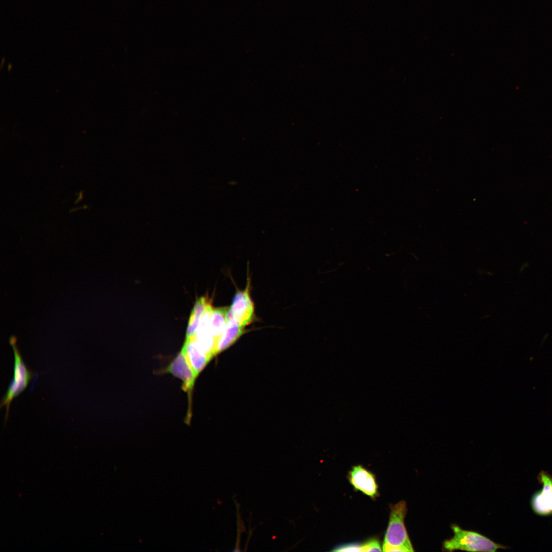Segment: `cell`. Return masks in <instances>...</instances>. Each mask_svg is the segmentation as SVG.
Wrapping results in <instances>:
<instances>
[{
  "mask_svg": "<svg viewBox=\"0 0 552 552\" xmlns=\"http://www.w3.org/2000/svg\"><path fill=\"white\" fill-rule=\"evenodd\" d=\"M333 551H363L362 543H351L338 545L332 550Z\"/></svg>",
  "mask_w": 552,
  "mask_h": 552,
  "instance_id": "12",
  "label": "cell"
},
{
  "mask_svg": "<svg viewBox=\"0 0 552 552\" xmlns=\"http://www.w3.org/2000/svg\"><path fill=\"white\" fill-rule=\"evenodd\" d=\"M244 332V327L227 315V321L217 346L216 355L233 345Z\"/></svg>",
  "mask_w": 552,
  "mask_h": 552,
  "instance_id": "9",
  "label": "cell"
},
{
  "mask_svg": "<svg viewBox=\"0 0 552 552\" xmlns=\"http://www.w3.org/2000/svg\"><path fill=\"white\" fill-rule=\"evenodd\" d=\"M182 348L197 378L211 359L201 352L192 337H186Z\"/></svg>",
  "mask_w": 552,
  "mask_h": 552,
  "instance_id": "8",
  "label": "cell"
},
{
  "mask_svg": "<svg viewBox=\"0 0 552 552\" xmlns=\"http://www.w3.org/2000/svg\"><path fill=\"white\" fill-rule=\"evenodd\" d=\"M407 511L406 503L404 500L390 505L389 521L382 545V551H415L405 525Z\"/></svg>",
  "mask_w": 552,
  "mask_h": 552,
  "instance_id": "1",
  "label": "cell"
},
{
  "mask_svg": "<svg viewBox=\"0 0 552 552\" xmlns=\"http://www.w3.org/2000/svg\"><path fill=\"white\" fill-rule=\"evenodd\" d=\"M363 551H382L380 542L378 539L373 538L362 543Z\"/></svg>",
  "mask_w": 552,
  "mask_h": 552,
  "instance_id": "13",
  "label": "cell"
},
{
  "mask_svg": "<svg viewBox=\"0 0 552 552\" xmlns=\"http://www.w3.org/2000/svg\"><path fill=\"white\" fill-rule=\"evenodd\" d=\"M160 373H170L182 380L183 382L182 389L188 393L189 410L186 421L190 422L192 415L191 407L192 391L197 378L182 348L171 362L166 367L161 370Z\"/></svg>",
  "mask_w": 552,
  "mask_h": 552,
  "instance_id": "4",
  "label": "cell"
},
{
  "mask_svg": "<svg viewBox=\"0 0 552 552\" xmlns=\"http://www.w3.org/2000/svg\"><path fill=\"white\" fill-rule=\"evenodd\" d=\"M451 528L453 536L446 539L442 544L445 551L457 550L468 551H495L499 549H507V547L496 543L480 533L464 530L456 524H452Z\"/></svg>",
  "mask_w": 552,
  "mask_h": 552,
  "instance_id": "2",
  "label": "cell"
},
{
  "mask_svg": "<svg viewBox=\"0 0 552 552\" xmlns=\"http://www.w3.org/2000/svg\"><path fill=\"white\" fill-rule=\"evenodd\" d=\"M228 310V307L214 309L210 318V329L214 338V351L216 355L217 344L227 321Z\"/></svg>",
  "mask_w": 552,
  "mask_h": 552,
  "instance_id": "10",
  "label": "cell"
},
{
  "mask_svg": "<svg viewBox=\"0 0 552 552\" xmlns=\"http://www.w3.org/2000/svg\"><path fill=\"white\" fill-rule=\"evenodd\" d=\"M16 343L17 338L15 336H11L9 343L12 346L14 353L13 375L0 403L1 408L3 406L6 408L5 422L8 419L12 401L28 387L30 382L35 375L34 373L28 369L24 361Z\"/></svg>",
  "mask_w": 552,
  "mask_h": 552,
  "instance_id": "3",
  "label": "cell"
},
{
  "mask_svg": "<svg viewBox=\"0 0 552 552\" xmlns=\"http://www.w3.org/2000/svg\"><path fill=\"white\" fill-rule=\"evenodd\" d=\"M249 287L248 281L244 290L237 291L228 312V316L243 327L249 325L254 318V305L250 296Z\"/></svg>",
  "mask_w": 552,
  "mask_h": 552,
  "instance_id": "6",
  "label": "cell"
},
{
  "mask_svg": "<svg viewBox=\"0 0 552 552\" xmlns=\"http://www.w3.org/2000/svg\"><path fill=\"white\" fill-rule=\"evenodd\" d=\"M537 480L542 485V488L532 495L530 500L532 510L540 516L552 515V475L541 471Z\"/></svg>",
  "mask_w": 552,
  "mask_h": 552,
  "instance_id": "5",
  "label": "cell"
},
{
  "mask_svg": "<svg viewBox=\"0 0 552 552\" xmlns=\"http://www.w3.org/2000/svg\"><path fill=\"white\" fill-rule=\"evenodd\" d=\"M348 479L356 491L373 499L379 496L375 475L362 465L354 466L348 473Z\"/></svg>",
  "mask_w": 552,
  "mask_h": 552,
  "instance_id": "7",
  "label": "cell"
},
{
  "mask_svg": "<svg viewBox=\"0 0 552 552\" xmlns=\"http://www.w3.org/2000/svg\"><path fill=\"white\" fill-rule=\"evenodd\" d=\"M211 304L209 298L202 296L198 298L192 310L186 332V337L194 336L201 320L208 306Z\"/></svg>",
  "mask_w": 552,
  "mask_h": 552,
  "instance_id": "11",
  "label": "cell"
}]
</instances>
